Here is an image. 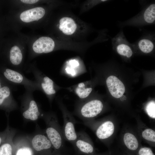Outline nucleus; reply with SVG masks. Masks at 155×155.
<instances>
[{"mask_svg":"<svg viewBox=\"0 0 155 155\" xmlns=\"http://www.w3.org/2000/svg\"><path fill=\"white\" fill-rule=\"evenodd\" d=\"M155 23V4L146 6L137 15L123 22H120L121 27L127 26L141 27L154 24Z\"/></svg>","mask_w":155,"mask_h":155,"instance_id":"1","label":"nucleus"},{"mask_svg":"<svg viewBox=\"0 0 155 155\" xmlns=\"http://www.w3.org/2000/svg\"><path fill=\"white\" fill-rule=\"evenodd\" d=\"M111 42L113 48L120 55L127 58L132 56L134 49L133 44L127 40L122 30L112 38Z\"/></svg>","mask_w":155,"mask_h":155,"instance_id":"2","label":"nucleus"},{"mask_svg":"<svg viewBox=\"0 0 155 155\" xmlns=\"http://www.w3.org/2000/svg\"><path fill=\"white\" fill-rule=\"evenodd\" d=\"M103 108V104L100 100H91L82 107L80 110L81 116L85 119L94 117L101 112Z\"/></svg>","mask_w":155,"mask_h":155,"instance_id":"3","label":"nucleus"},{"mask_svg":"<svg viewBox=\"0 0 155 155\" xmlns=\"http://www.w3.org/2000/svg\"><path fill=\"white\" fill-rule=\"evenodd\" d=\"M58 123L55 125H50L46 128V132L47 137L52 145L56 149H59L63 145L64 139L62 130Z\"/></svg>","mask_w":155,"mask_h":155,"instance_id":"4","label":"nucleus"},{"mask_svg":"<svg viewBox=\"0 0 155 155\" xmlns=\"http://www.w3.org/2000/svg\"><path fill=\"white\" fill-rule=\"evenodd\" d=\"M132 44L134 49H137L144 53H149L155 47V35L146 34Z\"/></svg>","mask_w":155,"mask_h":155,"instance_id":"5","label":"nucleus"},{"mask_svg":"<svg viewBox=\"0 0 155 155\" xmlns=\"http://www.w3.org/2000/svg\"><path fill=\"white\" fill-rule=\"evenodd\" d=\"M55 46V42L51 38L42 36L34 42L32 48L34 51L36 53H48L53 50Z\"/></svg>","mask_w":155,"mask_h":155,"instance_id":"6","label":"nucleus"},{"mask_svg":"<svg viewBox=\"0 0 155 155\" xmlns=\"http://www.w3.org/2000/svg\"><path fill=\"white\" fill-rule=\"evenodd\" d=\"M106 84L110 93L115 98H120L125 92V88L124 84L115 76L108 77L106 79Z\"/></svg>","mask_w":155,"mask_h":155,"instance_id":"7","label":"nucleus"},{"mask_svg":"<svg viewBox=\"0 0 155 155\" xmlns=\"http://www.w3.org/2000/svg\"><path fill=\"white\" fill-rule=\"evenodd\" d=\"M64 125L62 130L64 137L68 141L74 143L77 137L73 119L68 115L64 116Z\"/></svg>","mask_w":155,"mask_h":155,"instance_id":"8","label":"nucleus"},{"mask_svg":"<svg viewBox=\"0 0 155 155\" xmlns=\"http://www.w3.org/2000/svg\"><path fill=\"white\" fill-rule=\"evenodd\" d=\"M45 14L44 9L38 7L26 10L22 12L20 18L23 22L28 23L37 21L42 18Z\"/></svg>","mask_w":155,"mask_h":155,"instance_id":"9","label":"nucleus"},{"mask_svg":"<svg viewBox=\"0 0 155 155\" xmlns=\"http://www.w3.org/2000/svg\"><path fill=\"white\" fill-rule=\"evenodd\" d=\"M77 148L82 152L89 154L94 151V148L88 141L85 133H77V137L73 143Z\"/></svg>","mask_w":155,"mask_h":155,"instance_id":"10","label":"nucleus"},{"mask_svg":"<svg viewBox=\"0 0 155 155\" xmlns=\"http://www.w3.org/2000/svg\"><path fill=\"white\" fill-rule=\"evenodd\" d=\"M32 142L34 149L38 151L49 149L52 146L47 137L41 134L35 135L33 138Z\"/></svg>","mask_w":155,"mask_h":155,"instance_id":"11","label":"nucleus"},{"mask_svg":"<svg viewBox=\"0 0 155 155\" xmlns=\"http://www.w3.org/2000/svg\"><path fill=\"white\" fill-rule=\"evenodd\" d=\"M59 29L66 35L73 34L77 28V25L74 20L68 17H64L60 20Z\"/></svg>","mask_w":155,"mask_h":155,"instance_id":"12","label":"nucleus"},{"mask_svg":"<svg viewBox=\"0 0 155 155\" xmlns=\"http://www.w3.org/2000/svg\"><path fill=\"white\" fill-rule=\"evenodd\" d=\"M114 126L111 121H108L101 125L96 131V135L100 139L107 138L113 133L114 131Z\"/></svg>","mask_w":155,"mask_h":155,"instance_id":"13","label":"nucleus"},{"mask_svg":"<svg viewBox=\"0 0 155 155\" xmlns=\"http://www.w3.org/2000/svg\"><path fill=\"white\" fill-rule=\"evenodd\" d=\"M40 115L36 103L33 100L30 101L28 108L23 113V115L25 118L33 121L37 120Z\"/></svg>","mask_w":155,"mask_h":155,"instance_id":"14","label":"nucleus"},{"mask_svg":"<svg viewBox=\"0 0 155 155\" xmlns=\"http://www.w3.org/2000/svg\"><path fill=\"white\" fill-rule=\"evenodd\" d=\"M5 77L13 83L22 84L24 81V78L20 73L9 69H7L3 73Z\"/></svg>","mask_w":155,"mask_h":155,"instance_id":"15","label":"nucleus"},{"mask_svg":"<svg viewBox=\"0 0 155 155\" xmlns=\"http://www.w3.org/2000/svg\"><path fill=\"white\" fill-rule=\"evenodd\" d=\"M22 51L18 46L15 45L11 47L10 51L9 58L13 65H19L22 61Z\"/></svg>","mask_w":155,"mask_h":155,"instance_id":"16","label":"nucleus"},{"mask_svg":"<svg viewBox=\"0 0 155 155\" xmlns=\"http://www.w3.org/2000/svg\"><path fill=\"white\" fill-rule=\"evenodd\" d=\"M123 141L126 146L131 150H135L138 147L137 140L132 133H125L124 136Z\"/></svg>","mask_w":155,"mask_h":155,"instance_id":"17","label":"nucleus"},{"mask_svg":"<svg viewBox=\"0 0 155 155\" xmlns=\"http://www.w3.org/2000/svg\"><path fill=\"white\" fill-rule=\"evenodd\" d=\"M41 86L45 93L48 95H51L55 93L54 88L53 82L48 77L45 76L43 78Z\"/></svg>","mask_w":155,"mask_h":155,"instance_id":"18","label":"nucleus"},{"mask_svg":"<svg viewBox=\"0 0 155 155\" xmlns=\"http://www.w3.org/2000/svg\"><path fill=\"white\" fill-rule=\"evenodd\" d=\"M92 90V88H85L84 84L83 83H81L78 84L76 88L75 92L80 98H84L88 97Z\"/></svg>","mask_w":155,"mask_h":155,"instance_id":"19","label":"nucleus"},{"mask_svg":"<svg viewBox=\"0 0 155 155\" xmlns=\"http://www.w3.org/2000/svg\"><path fill=\"white\" fill-rule=\"evenodd\" d=\"M12 148L10 144L5 142L0 147V155H12Z\"/></svg>","mask_w":155,"mask_h":155,"instance_id":"20","label":"nucleus"},{"mask_svg":"<svg viewBox=\"0 0 155 155\" xmlns=\"http://www.w3.org/2000/svg\"><path fill=\"white\" fill-rule=\"evenodd\" d=\"M11 91L7 86L1 87L0 89V106L3 104L5 100L10 95Z\"/></svg>","mask_w":155,"mask_h":155,"instance_id":"21","label":"nucleus"},{"mask_svg":"<svg viewBox=\"0 0 155 155\" xmlns=\"http://www.w3.org/2000/svg\"><path fill=\"white\" fill-rule=\"evenodd\" d=\"M143 138L149 141L155 142V132L151 129H147L144 130L142 133Z\"/></svg>","mask_w":155,"mask_h":155,"instance_id":"22","label":"nucleus"},{"mask_svg":"<svg viewBox=\"0 0 155 155\" xmlns=\"http://www.w3.org/2000/svg\"><path fill=\"white\" fill-rule=\"evenodd\" d=\"M146 111L148 115L150 117L155 118V103L154 101H151L147 104Z\"/></svg>","mask_w":155,"mask_h":155,"instance_id":"23","label":"nucleus"},{"mask_svg":"<svg viewBox=\"0 0 155 155\" xmlns=\"http://www.w3.org/2000/svg\"><path fill=\"white\" fill-rule=\"evenodd\" d=\"M32 150L28 147H23L19 149L17 151L16 155H33Z\"/></svg>","mask_w":155,"mask_h":155,"instance_id":"24","label":"nucleus"},{"mask_svg":"<svg viewBox=\"0 0 155 155\" xmlns=\"http://www.w3.org/2000/svg\"><path fill=\"white\" fill-rule=\"evenodd\" d=\"M138 153L139 155H154L151 149L146 147L141 148Z\"/></svg>","mask_w":155,"mask_h":155,"instance_id":"25","label":"nucleus"},{"mask_svg":"<svg viewBox=\"0 0 155 155\" xmlns=\"http://www.w3.org/2000/svg\"><path fill=\"white\" fill-rule=\"evenodd\" d=\"M69 64L73 67H77L79 65L78 61L75 59L71 60L70 61Z\"/></svg>","mask_w":155,"mask_h":155,"instance_id":"26","label":"nucleus"},{"mask_svg":"<svg viewBox=\"0 0 155 155\" xmlns=\"http://www.w3.org/2000/svg\"><path fill=\"white\" fill-rule=\"evenodd\" d=\"M65 70L67 73L71 74L72 76H74L76 74L75 71L73 68L67 67Z\"/></svg>","mask_w":155,"mask_h":155,"instance_id":"27","label":"nucleus"},{"mask_svg":"<svg viewBox=\"0 0 155 155\" xmlns=\"http://www.w3.org/2000/svg\"><path fill=\"white\" fill-rule=\"evenodd\" d=\"M22 2L27 4H34L37 3L38 1V0H21Z\"/></svg>","mask_w":155,"mask_h":155,"instance_id":"28","label":"nucleus"},{"mask_svg":"<svg viewBox=\"0 0 155 155\" xmlns=\"http://www.w3.org/2000/svg\"><path fill=\"white\" fill-rule=\"evenodd\" d=\"M1 134H0V147L2 144V137Z\"/></svg>","mask_w":155,"mask_h":155,"instance_id":"29","label":"nucleus"},{"mask_svg":"<svg viewBox=\"0 0 155 155\" xmlns=\"http://www.w3.org/2000/svg\"><path fill=\"white\" fill-rule=\"evenodd\" d=\"M1 82H0V89L1 88Z\"/></svg>","mask_w":155,"mask_h":155,"instance_id":"30","label":"nucleus"}]
</instances>
